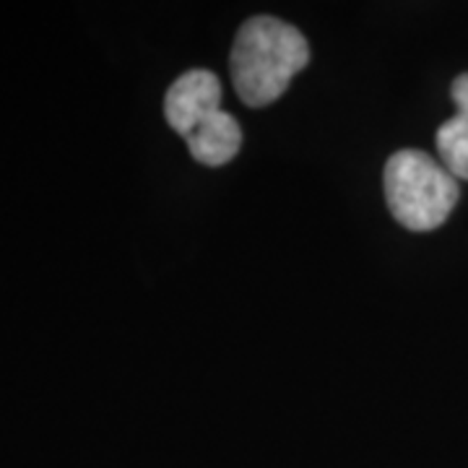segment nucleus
Returning <instances> with one entry per match:
<instances>
[{
	"label": "nucleus",
	"mask_w": 468,
	"mask_h": 468,
	"mask_svg": "<svg viewBox=\"0 0 468 468\" xmlns=\"http://www.w3.org/2000/svg\"><path fill=\"white\" fill-rule=\"evenodd\" d=\"M383 190L393 218L411 232L442 227L461 198L458 180L435 156L417 149L396 151L385 162Z\"/></svg>",
	"instance_id": "obj_2"
},
{
	"label": "nucleus",
	"mask_w": 468,
	"mask_h": 468,
	"mask_svg": "<svg viewBox=\"0 0 468 468\" xmlns=\"http://www.w3.org/2000/svg\"><path fill=\"white\" fill-rule=\"evenodd\" d=\"M310 63V45L300 29L273 16L248 18L234 37L229 68L237 97L248 107H268Z\"/></svg>",
	"instance_id": "obj_1"
},
{
	"label": "nucleus",
	"mask_w": 468,
	"mask_h": 468,
	"mask_svg": "<svg viewBox=\"0 0 468 468\" xmlns=\"http://www.w3.org/2000/svg\"><path fill=\"white\" fill-rule=\"evenodd\" d=\"M190 156L206 167H221L232 162L242 146V128L229 112L218 110L206 122H201L193 133L185 138Z\"/></svg>",
	"instance_id": "obj_4"
},
{
	"label": "nucleus",
	"mask_w": 468,
	"mask_h": 468,
	"mask_svg": "<svg viewBox=\"0 0 468 468\" xmlns=\"http://www.w3.org/2000/svg\"><path fill=\"white\" fill-rule=\"evenodd\" d=\"M451 94L458 112L437 128V154L455 180H468V73L452 81Z\"/></svg>",
	"instance_id": "obj_5"
},
{
	"label": "nucleus",
	"mask_w": 468,
	"mask_h": 468,
	"mask_svg": "<svg viewBox=\"0 0 468 468\" xmlns=\"http://www.w3.org/2000/svg\"><path fill=\"white\" fill-rule=\"evenodd\" d=\"M221 110V81L211 70L193 68L167 89L165 117L169 128L183 138Z\"/></svg>",
	"instance_id": "obj_3"
}]
</instances>
